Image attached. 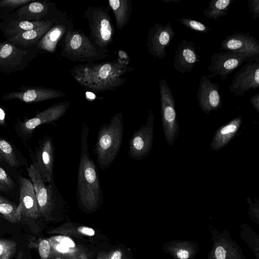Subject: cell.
<instances>
[{"label":"cell","instance_id":"obj_1","mask_svg":"<svg viewBox=\"0 0 259 259\" xmlns=\"http://www.w3.org/2000/svg\"><path fill=\"white\" fill-rule=\"evenodd\" d=\"M134 68L120 58L101 63H80L70 69L73 78L81 87L93 92L115 91L126 81L125 74Z\"/></svg>","mask_w":259,"mask_h":259},{"label":"cell","instance_id":"obj_2","mask_svg":"<svg viewBox=\"0 0 259 259\" xmlns=\"http://www.w3.org/2000/svg\"><path fill=\"white\" fill-rule=\"evenodd\" d=\"M89 127L83 124L81 133L76 195L78 200L83 207L93 208L102 201L103 193L96 165L89 154Z\"/></svg>","mask_w":259,"mask_h":259},{"label":"cell","instance_id":"obj_3","mask_svg":"<svg viewBox=\"0 0 259 259\" xmlns=\"http://www.w3.org/2000/svg\"><path fill=\"white\" fill-rule=\"evenodd\" d=\"M123 130V118L120 112L114 114L108 123L100 126L93 150L101 170L108 168L117 157L122 143Z\"/></svg>","mask_w":259,"mask_h":259},{"label":"cell","instance_id":"obj_4","mask_svg":"<svg viewBox=\"0 0 259 259\" xmlns=\"http://www.w3.org/2000/svg\"><path fill=\"white\" fill-rule=\"evenodd\" d=\"M60 45L61 56L73 62L92 63L107 57V54L100 51L82 31L74 28L67 32Z\"/></svg>","mask_w":259,"mask_h":259},{"label":"cell","instance_id":"obj_5","mask_svg":"<svg viewBox=\"0 0 259 259\" xmlns=\"http://www.w3.org/2000/svg\"><path fill=\"white\" fill-rule=\"evenodd\" d=\"M110 10L109 7L103 6H90L84 13V17L88 21L90 39L100 51L105 54L113 43L114 32Z\"/></svg>","mask_w":259,"mask_h":259},{"label":"cell","instance_id":"obj_6","mask_svg":"<svg viewBox=\"0 0 259 259\" xmlns=\"http://www.w3.org/2000/svg\"><path fill=\"white\" fill-rule=\"evenodd\" d=\"M40 53L36 47L24 49L8 41L0 42V72L22 71Z\"/></svg>","mask_w":259,"mask_h":259},{"label":"cell","instance_id":"obj_7","mask_svg":"<svg viewBox=\"0 0 259 259\" xmlns=\"http://www.w3.org/2000/svg\"><path fill=\"white\" fill-rule=\"evenodd\" d=\"M159 88L163 130L167 144L172 146L180 131L175 101L171 89L164 78L160 80Z\"/></svg>","mask_w":259,"mask_h":259},{"label":"cell","instance_id":"obj_8","mask_svg":"<svg viewBox=\"0 0 259 259\" xmlns=\"http://www.w3.org/2000/svg\"><path fill=\"white\" fill-rule=\"evenodd\" d=\"M65 16V13L59 10L54 3L33 1L20 7L3 19L40 21L60 20Z\"/></svg>","mask_w":259,"mask_h":259},{"label":"cell","instance_id":"obj_9","mask_svg":"<svg viewBox=\"0 0 259 259\" xmlns=\"http://www.w3.org/2000/svg\"><path fill=\"white\" fill-rule=\"evenodd\" d=\"M26 169L34 189L40 215H46L62 198L54 182L46 185L34 162Z\"/></svg>","mask_w":259,"mask_h":259},{"label":"cell","instance_id":"obj_10","mask_svg":"<svg viewBox=\"0 0 259 259\" xmlns=\"http://www.w3.org/2000/svg\"><path fill=\"white\" fill-rule=\"evenodd\" d=\"M70 103V102L63 101L55 104L38 113L33 117L19 122L16 126L18 135L23 139L29 138L38 126L57 121L64 116Z\"/></svg>","mask_w":259,"mask_h":259},{"label":"cell","instance_id":"obj_11","mask_svg":"<svg viewBox=\"0 0 259 259\" xmlns=\"http://www.w3.org/2000/svg\"><path fill=\"white\" fill-rule=\"evenodd\" d=\"M154 119L150 110L146 123L135 131L130 139L127 154L132 159L141 160L150 153L154 138Z\"/></svg>","mask_w":259,"mask_h":259},{"label":"cell","instance_id":"obj_12","mask_svg":"<svg viewBox=\"0 0 259 259\" xmlns=\"http://www.w3.org/2000/svg\"><path fill=\"white\" fill-rule=\"evenodd\" d=\"M211 61L208 70L211 74L207 76L212 78L219 75L221 80H226L228 75L244 63L253 62L248 57L230 51L214 53L210 57Z\"/></svg>","mask_w":259,"mask_h":259},{"label":"cell","instance_id":"obj_13","mask_svg":"<svg viewBox=\"0 0 259 259\" xmlns=\"http://www.w3.org/2000/svg\"><path fill=\"white\" fill-rule=\"evenodd\" d=\"M175 32L169 21L163 25L156 23L149 29L146 46L148 53L154 58L163 59L166 48L170 46Z\"/></svg>","mask_w":259,"mask_h":259},{"label":"cell","instance_id":"obj_14","mask_svg":"<svg viewBox=\"0 0 259 259\" xmlns=\"http://www.w3.org/2000/svg\"><path fill=\"white\" fill-rule=\"evenodd\" d=\"M259 87V58L247 62L235 74L229 86V92L236 97Z\"/></svg>","mask_w":259,"mask_h":259},{"label":"cell","instance_id":"obj_15","mask_svg":"<svg viewBox=\"0 0 259 259\" xmlns=\"http://www.w3.org/2000/svg\"><path fill=\"white\" fill-rule=\"evenodd\" d=\"M221 50L244 55L255 61L259 58V41L249 33L237 32L221 41Z\"/></svg>","mask_w":259,"mask_h":259},{"label":"cell","instance_id":"obj_16","mask_svg":"<svg viewBox=\"0 0 259 259\" xmlns=\"http://www.w3.org/2000/svg\"><path fill=\"white\" fill-rule=\"evenodd\" d=\"M45 183L54 181V149L52 138L45 137L36 147L33 162Z\"/></svg>","mask_w":259,"mask_h":259},{"label":"cell","instance_id":"obj_17","mask_svg":"<svg viewBox=\"0 0 259 259\" xmlns=\"http://www.w3.org/2000/svg\"><path fill=\"white\" fill-rule=\"evenodd\" d=\"M19 92H9L3 97V100L17 99L25 103H36L46 100L63 97L65 93L54 89L46 87L22 86Z\"/></svg>","mask_w":259,"mask_h":259},{"label":"cell","instance_id":"obj_18","mask_svg":"<svg viewBox=\"0 0 259 259\" xmlns=\"http://www.w3.org/2000/svg\"><path fill=\"white\" fill-rule=\"evenodd\" d=\"M219 88V85L211 82L207 76H201L198 85L197 99L198 105L204 113L208 114L222 107Z\"/></svg>","mask_w":259,"mask_h":259},{"label":"cell","instance_id":"obj_19","mask_svg":"<svg viewBox=\"0 0 259 259\" xmlns=\"http://www.w3.org/2000/svg\"><path fill=\"white\" fill-rule=\"evenodd\" d=\"M74 28L72 20L66 16L52 27L36 45L40 52L54 53L65 34Z\"/></svg>","mask_w":259,"mask_h":259},{"label":"cell","instance_id":"obj_20","mask_svg":"<svg viewBox=\"0 0 259 259\" xmlns=\"http://www.w3.org/2000/svg\"><path fill=\"white\" fill-rule=\"evenodd\" d=\"M20 194L17 212L21 216L37 219L40 213L32 184L28 179L21 177L19 180Z\"/></svg>","mask_w":259,"mask_h":259},{"label":"cell","instance_id":"obj_21","mask_svg":"<svg viewBox=\"0 0 259 259\" xmlns=\"http://www.w3.org/2000/svg\"><path fill=\"white\" fill-rule=\"evenodd\" d=\"M200 61V56L192 41L184 39L178 45L173 59V65L177 71L182 74L190 72Z\"/></svg>","mask_w":259,"mask_h":259},{"label":"cell","instance_id":"obj_22","mask_svg":"<svg viewBox=\"0 0 259 259\" xmlns=\"http://www.w3.org/2000/svg\"><path fill=\"white\" fill-rule=\"evenodd\" d=\"M61 19L50 21L42 26L22 32L7 40L17 47L24 49L35 47L37 42L45 34Z\"/></svg>","mask_w":259,"mask_h":259},{"label":"cell","instance_id":"obj_23","mask_svg":"<svg viewBox=\"0 0 259 259\" xmlns=\"http://www.w3.org/2000/svg\"><path fill=\"white\" fill-rule=\"evenodd\" d=\"M241 122L242 118L239 116L220 127L212 138L210 144L212 150L218 151L226 146L239 131Z\"/></svg>","mask_w":259,"mask_h":259},{"label":"cell","instance_id":"obj_24","mask_svg":"<svg viewBox=\"0 0 259 259\" xmlns=\"http://www.w3.org/2000/svg\"><path fill=\"white\" fill-rule=\"evenodd\" d=\"M50 21L52 20L29 21L5 19L0 23V30L7 40L22 32L42 26Z\"/></svg>","mask_w":259,"mask_h":259},{"label":"cell","instance_id":"obj_25","mask_svg":"<svg viewBox=\"0 0 259 259\" xmlns=\"http://www.w3.org/2000/svg\"><path fill=\"white\" fill-rule=\"evenodd\" d=\"M108 5L112 10L118 30H122L127 25L133 10L131 0H109Z\"/></svg>","mask_w":259,"mask_h":259},{"label":"cell","instance_id":"obj_26","mask_svg":"<svg viewBox=\"0 0 259 259\" xmlns=\"http://www.w3.org/2000/svg\"><path fill=\"white\" fill-rule=\"evenodd\" d=\"M233 2L234 0H211L203 14L207 19L217 21L227 14L230 6Z\"/></svg>","mask_w":259,"mask_h":259},{"label":"cell","instance_id":"obj_27","mask_svg":"<svg viewBox=\"0 0 259 259\" xmlns=\"http://www.w3.org/2000/svg\"><path fill=\"white\" fill-rule=\"evenodd\" d=\"M0 161L5 162L12 167H17L19 162L12 144L8 141L0 137Z\"/></svg>","mask_w":259,"mask_h":259},{"label":"cell","instance_id":"obj_28","mask_svg":"<svg viewBox=\"0 0 259 259\" xmlns=\"http://www.w3.org/2000/svg\"><path fill=\"white\" fill-rule=\"evenodd\" d=\"M0 213L12 223L18 222L21 216L17 212V206L0 195Z\"/></svg>","mask_w":259,"mask_h":259},{"label":"cell","instance_id":"obj_29","mask_svg":"<svg viewBox=\"0 0 259 259\" xmlns=\"http://www.w3.org/2000/svg\"><path fill=\"white\" fill-rule=\"evenodd\" d=\"M33 0H2L0 1V19L13 13L16 8L27 4Z\"/></svg>","mask_w":259,"mask_h":259},{"label":"cell","instance_id":"obj_30","mask_svg":"<svg viewBox=\"0 0 259 259\" xmlns=\"http://www.w3.org/2000/svg\"><path fill=\"white\" fill-rule=\"evenodd\" d=\"M17 246L14 241L0 238V259H10L15 254Z\"/></svg>","mask_w":259,"mask_h":259},{"label":"cell","instance_id":"obj_31","mask_svg":"<svg viewBox=\"0 0 259 259\" xmlns=\"http://www.w3.org/2000/svg\"><path fill=\"white\" fill-rule=\"evenodd\" d=\"M178 21L186 27L198 32L206 33L210 30L207 25L193 19L181 18Z\"/></svg>","mask_w":259,"mask_h":259},{"label":"cell","instance_id":"obj_32","mask_svg":"<svg viewBox=\"0 0 259 259\" xmlns=\"http://www.w3.org/2000/svg\"><path fill=\"white\" fill-rule=\"evenodd\" d=\"M15 187L13 180L6 171L0 167V191L8 192Z\"/></svg>","mask_w":259,"mask_h":259},{"label":"cell","instance_id":"obj_33","mask_svg":"<svg viewBox=\"0 0 259 259\" xmlns=\"http://www.w3.org/2000/svg\"><path fill=\"white\" fill-rule=\"evenodd\" d=\"M38 250L41 259H47L51 251V246L49 241L47 239L41 240L38 243Z\"/></svg>","mask_w":259,"mask_h":259},{"label":"cell","instance_id":"obj_34","mask_svg":"<svg viewBox=\"0 0 259 259\" xmlns=\"http://www.w3.org/2000/svg\"><path fill=\"white\" fill-rule=\"evenodd\" d=\"M247 7L249 12L252 14V18L255 19L259 17V0H248Z\"/></svg>","mask_w":259,"mask_h":259},{"label":"cell","instance_id":"obj_35","mask_svg":"<svg viewBox=\"0 0 259 259\" xmlns=\"http://www.w3.org/2000/svg\"><path fill=\"white\" fill-rule=\"evenodd\" d=\"M56 240L60 243L61 244L67 246L68 247H73L75 246L73 241L68 237L59 236L56 238Z\"/></svg>","mask_w":259,"mask_h":259},{"label":"cell","instance_id":"obj_36","mask_svg":"<svg viewBox=\"0 0 259 259\" xmlns=\"http://www.w3.org/2000/svg\"><path fill=\"white\" fill-rule=\"evenodd\" d=\"M249 101L255 110L259 113V93L251 97Z\"/></svg>","mask_w":259,"mask_h":259},{"label":"cell","instance_id":"obj_37","mask_svg":"<svg viewBox=\"0 0 259 259\" xmlns=\"http://www.w3.org/2000/svg\"><path fill=\"white\" fill-rule=\"evenodd\" d=\"M77 230L81 233L90 236L94 235L95 233V231L93 229L87 227H80Z\"/></svg>","mask_w":259,"mask_h":259},{"label":"cell","instance_id":"obj_38","mask_svg":"<svg viewBox=\"0 0 259 259\" xmlns=\"http://www.w3.org/2000/svg\"><path fill=\"white\" fill-rule=\"evenodd\" d=\"M215 255L217 259H225L226 251L222 246H219L215 249Z\"/></svg>","mask_w":259,"mask_h":259},{"label":"cell","instance_id":"obj_39","mask_svg":"<svg viewBox=\"0 0 259 259\" xmlns=\"http://www.w3.org/2000/svg\"><path fill=\"white\" fill-rule=\"evenodd\" d=\"M189 255V252L184 249L180 250L177 253V256L180 259H187Z\"/></svg>","mask_w":259,"mask_h":259},{"label":"cell","instance_id":"obj_40","mask_svg":"<svg viewBox=\"0 0 259 259\" xmlns=\"http://www.w3.org/2000/svg\"><path fill=\"white\" fill-rule=\"evenodd\" d=\"M56 249L58 251L63 253L67 252L69 251V247L62 244L57 245Z\"/></svg>","mask_w":259,"mask_h":259},{"label":"cell","instance_id":"obj_41","mask_svg":"<svg viewBox=\"0 0 259 259\" xmlns=\"http://www.w3.org/2000/svg\"><path fill=\"white\" fill-rule=\"evenodd\" d=\"M121 256L122 254L120 251H116L112 254L110 259H121Z\"/></svg>","mask_w":259,"mask_h":259},{"label":"cell","instance_id":"obj_42","mask_svg":"<svg viewBox=\"0 0 259 259\" xmlns=\"http://www.w3.org/2000/svg\"><path fill=\"white\" fill-rule=\"evenodd\" d=\"M5 112L1 108H0V124L4 125L5 124Z\"/></svg>","mask_w":259,"mask_h":259},{"label":"cell","instance_id":"obj_43","mask_svg":"<svg viewBox=\"0 0 259 259\" xmlns=\"http://www.w3.org/2000/svg\"><path fill=\"white\" fill-rule=\"evenodd\" d=\"M16 259H23V253L21 251L18 252Z\"/></svg>","mask_w":259,"mask_h":259}]
</instances>
